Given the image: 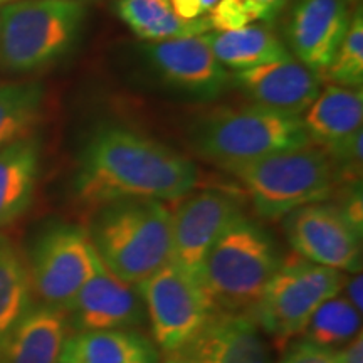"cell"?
<instances>
[{"mask_svg": "<svg viewBox=\"0 0 363 363\" xmlns=\"http://www.w3.org/2000/svg\"><path fill=\"white\" fill-rule=\"evenodd\" d=\"M199 184L192 160L158 140L125 128L103 126L83 150L76 194L86 206L101 207L126 199L175 201Z\"/></svg>", "mask_w": 363, "mask_h": 363, "instance_id": "1", "label": "cell"}, {"mask_svg": "<svg viewBox=\"0 0 363 363\" xmlns=\"http://www.w3.org/2000/svg\"><path fill=\"white\" fill-rule=\"evenodd\" d=\"M88 234L101 264L125 283L138 286L172 259V212L162 201L98 207Z\"/></svg>", "mask_w": 363, "mask_h": 363, "instance_id": "2", "label": "cell"}, {"mask_svg": "<svg viewBox=\"0 0 363 363\" xmlns=\"http://www.w3.org/2000/svg\"><path fill=\"white\" fill-rule=\"evenodd\" d=\"M281 262L271 234L242 212L207 252L199 284L214 311L249 313Z\"/></svg>", "mask_w": 363, "mask_h": 363, "instance_id": "3", "label": "cell"}, {"mask_svg": "<svg viewBox=\"0 0 363 363\" xmlns=\"http://www.w3.org/2000/svg\"><path fill=\"white\" fill-rule=\"evenodd\" d=\"M190 142L199 157L224 170L311 143L301 116L257 104L203 116Z\"/></svg>", "mask_w": 363, "mask_h": 363, "instance_id": "4", "label": "cell"}, {"mask_svg": "<svg viewBox=\"0 0 363 363\" xmlns=\"http://www.w3.org/2000/svg\"><path fill=\"white\" fill-rule=\"evenodd\" d=\"M227 172L240 180L257 216L266 220L283 219L299 207L325 202L338 185L328 153L313 143L272 153Z\"/></svg>", "mask_w": 363, "mask_h": 363, "instance_id": "5", "label": "cell"}, {"mask_svg": "<svg viewBox=\"0 0 363 363\" xmlns=\"http://www.w3.org/2000/svg\"><path fill=\"white\" fill-rule=\"evenodd\" d=\"M81 0H16L0 9V66L30 72L57 61L78 39Z\"/></svg>", "mask_w": 363, "mask_h": 363, "instance_id": "6", "label": "cell"}, {"mask_svg": "<svg viewBox=\"0 0 363 363\" xmlns=\"http://www.w3.org/2000/svg\"><path fill=\"white\" fill-rule=\"evenodd\" d=\"M345 272L294 256L283 257L261 298L249 311L257 326L276 340L303 333L326 299L343 291Z\"/></svg>", "mask_w": 363, "mask_h": 363, "instance_id": "7", "label": "cell"}, {"mask_svg": "<svg viewBox=\"0 0 363 363\" xmlns=\"http://www.w3.org/2000/svg\"><path fill=\"white\" fill-rule=\"evenodd\" d=\"M33 294L43 305L65 311L88 279L101 267L88 229L57 224L35 242L29 264Z\"/></svg>", "mask_w": 363, "mask_h": 363, "instance_id": "8", "label": "cell"}, {"mask_svg": "<svg viewBox=\"0 0 363 363\" xmlns=\"http://www.w3.org/2000/svg\"><path fill=\"white\" fill-rule=\"evenodd\" d=\"M157 348L179 353L214 313L199 281L169 261L138 284Z\"/></svg>", "mask_w": 363, "mask_h": 363, "instance_id": "9", "label": "cell"}, {"mask_svg": "<svg viewBox=\"0 0 363 363\" xmlns=\"http://www.w3.org/2000/svg\"><path fill=\"white\" fill-rule=\"evenodd\" d=\"M284 234L298 256L340 272L362 271V233L335 203H310L284 217Z\"/></svg>", "mask_w": 363, "mask_h": 363, "instance_id": "10", "label": "cell"}, {"mask_svg": "<svg viewBox=\"0 0 363 363\" xmlns=\"http://www.w3.org/2000/svg\"><path fill=\"white\" fill-rule=\"evenodd\" d=\"M239 214L240 202L222 190L190 195L172 212V262L199 281L207 252Z\"/></svg>", "mask_w": 363, "mask_h": 363, "instance_id": "11", "label": "cell"}, {"mask_svg": "<svg viewBox=\"0 0 363 363\" xmlns=\"http://www.w3.org/2000/svg\"><path fill=\"white\" fill-rule=\"evenodd\" d=\"M66 318L74 331L136 330L147 321V310L138 286L125 283L101 264L72 299Z\"/></svg>", "mask_w": 363, "mask_h": 363, "instance_id": "12", "label": "cell"}, {"mask_svg": "<svg viewBox=\"0 0 363 363\" xmlns=\"http://www.w3.org/2000/svg\"><path fill=\"white\" fill-rule=\"evenodd\" d=\"M145 56L167 83L203 99L220 96L230 79L206 34L148 43Z\"/></svg>", "mask_w": 363, "mask_h": 363, "instance_id": "13", "label": "cell"}, {"mask_svg": "<svg viewBox=\"0 0 363 363\" xmlns=\"http://www.w3.org/2000/svg\"><path fill=\"white\" fill-rule=\"evenodd\" d=\"M179 355L190 363H269L262 330L249 313L214 311Z\"/></svg>", "mask_w": 363, "mask_h": 363, "instance_id": "14", "label": "cell"}, {"mask_svg": "<svg viewBox=\"0 0 363 363\" xmlns=\"http://www.w3.org/2000/svg\"><path fill=\"white\" fill-rule=\"evenodd\" d=\"M350 19L347 0H299L288 33L296 61L323 74L347 34Z\"/></svg>", "mask_w": 363, "mask_h": 363, "instance_id": "15", "label": "cell"}, {"mask_svg": "<svg viewBox=\"0 0 363 363\" xmlns=\"http://www.w3.org/2000/svg\"><path fill=\"white\" fill-rule=\"evenodd\" d=\"M233 79L257 106L299 116L323 88L321 76L293 56L238 71Z\"/></svg>", "mask_w": 363, "mask_h": 363, "instance_id": "16", "label": "cell"}, {"mask_svg": "<svg viewBox=\"0 0 363 363\" xmlns=\"http://www.w3.org/2000/svg\"><path fill=\"white\" fill-rule=\"evenodd\" d=\"M67 328L65 311L30 306L0 345V363H57Z\"/></svg>", "mask_w": 363, "mask_h": 363, "instance_id": "17", "label": "cell"}, {"mask_svg": "<svg viewBox=\"0 0 363 363\" xmlns=\"http://www.w3.org/2000/svg\"><path fill=\"white\" fill-rule=\"evenodd\" d=\"M153 340L138 330L76 331L66 337L57 363H158Z\"/></svg>", "mask_w": 363, "mask_h": 363, "instance_id": "18", "label": "cell"}, {"mask_svg": "<svg viewBox=\"0 0 363 363\" xmlns=\"http://www.w3.org/2000/svg\"><path fill=\"white\" fill-rule=\"evenodd\" d=\"M306 135L313 145L325 148L348 135L362 130V89L328 84L320 89L310 106L301 115Z\"/></svg>", "mask_w": 363, "mask_h": 363, "instance_id": "19", "label": "cell"}, {"mask_svg": "<svg viewBox=\"0 0 363 363\" xmlns=\"http://www.w3.org/2000/svg\"><path fill=\"white\" fill-rule=\"evenodd\" d=\"M39 177V143L21 138L0 148V227L17 220L33 203Z\"/></svg>", "mask_w": 363, "mask_h": 363, "instance_id": "20", "label": "cell"}, {"mask_svg": "<svg viewBox=\"0 0 363 363\" xmlns=\"http://www.w3.org/2000/svg\"><path fill=\"white\" fill-rule=\"evenodd\" d=\"M206 38L220 65L235 72L291 57L288 48L266 26L249 24L235 30H214Z\"/></svg>", "mask_w": 363, "mask_h": 363, "instance_id": "21", "label": "cell"}, {"mask_svg": "<svg viewBox=\"0 0 363 363\" xmlns=\"http://www.w3.org/2000/svg\"><path fill=\"white\" fill-rule=\"evenodd\" d=\"M116 12L131 33L147 43L211 33L207 17L195 21L180 19L169 0H118Z\"/></svg>", "mask_w": 363, "mask_h": 363, "instance_id": "22", "label": "cell"}, {"mask_svg": "<svg viewBox=\"0 0 363 363\" xmlns=\"http://www.w3.org/2000/svg\"><path fill=\"white\" fill-rule=\"evenodd\" d=\"M33 306L29 267L19 247L0 234V345Z\"/></svg>", "mask_w": 363, "mask_h": 363, "instance_id": "23", "label": "cell"}, {"mask_svg": "<svg viewBox=\"0 0 363 363\" xmlns=\"http://www.w3.org/2000/svg\"><path fill=\"white\" fill-rule=\"evenodd\" d=\"M360 330L362 311H358L343 293H338L318 308L303 335L308 342L337 352L362 333Z\"/></svg>", "mask_w": 363, "mask_h": 363, "instance_id": "24", "label": "cell"}, {"mask_svg": "<svg viewBox=\"0 0 363 363\" xmlns=\"http://www.w3.org/2000/svg\"><path fill=\"white\" fill-rule=\"evenodd\" d=\"M43 99L39 83L0 84V148L29 133L43 111Z\"/></svg>", "mask_w": 363, "mask_h": 363, "instance_id": "25", "label": "cell"}, {"mask_svg": "<svg viewBox=\"0 0 363 363\" xmlns=\"http://www.w3.org/2000/svg\"><path fill=\"white\" fill-rule=\"evenodd\" d=\"M326 78L331 84L360 89L363 84V13L360 9L352 13L347 34L340 44L333 61L321 79Z\"/></svg>", "mask_w": 363, "mask_h": 363, "instance_id": "26", "label": "cell"}, {"mask_svg": "<svg viewBox=\"0 0 363 363\" xmlns=\"http://www.w3.org/2000/svg\"><path fill=\"white\" fill-rule=\"evenodd\" d=\"M362 130L348 135L340 142L328 145L323 150L328 153L331 163H333L335 174L338 182H350V184H360L362 177Z\"/></svg>", "mask_w": 363, "mask_h": 363, "instance_id": "27", "label": "cell"}, {"mask_svg": "<svg viewBox=\"0 0 363 363\" xmlns=\"http://www.w3.org/2000/svg\"><path fill=\"white\" fill-rule=\"evenodd\" d=\"M206 17L214 30H235L254 22L246 0H219Z\"/></svg>", "mask_w": 363, "mask_h": 363, "instance_id": "28", "label": "cell"}, {"mask_svg": "<svg viewBox=\"0 0 363 363\" xmlns=\"http://www.w3.org/2000/svg\"><path fill=\"white\" fill-rule=\"evenodd\" d=\"M278 363H337V362H335L333 350L318 347V345L303 338L299 340L298 343L291 345Z\"/></svg>", "mask_w": 363, "mask_h": 363, "instance_id": "29", "label": "cell"}, {"mask_svg": "<svg viewBox=\"0 0 363 363\" xmlns=\"http://www.w3.org/2000/svg\"><path fill=\"white\" fill-rule=\"evenodd\" d=\"M288 0H246L254 21H271L283 11Z\"/></svg>", "mask_w": 363, "mask_h": 363, "instance_id": "30", "label": "cell"}, {"mask_svg": "<svg viewBox=\"0 0 363 363\" xmlns=\"http://www.w3.org/2000/svg\"><path fill=\"white\" fill-rule=\"evenodd\" d=\"M169 2L180 19L195 21L206 17V9L201 0H169Z\"/></svg>", "mask_w": 363, "mask_h": 363, "instance_id": "31", "label": "cell"}, {"mask_svg": "<svg viewBox=\"0 0 363 363\" xmlns=\"http://www.w3.org/2000/svg\"><path fill=\"white\" fill-rule=\"evenodd\" d=\"M335 362L337 363H363V338L358 333L352 342L335 352Z\"/></svg>", "mask_w": 363, "mask_h": 363, "instance_id": "32", "label": "cell"}, {"mask_svg": "<svg viewBox=\"0 0 363 363\" xmlns=\"http://www.w3.org/2000/svg\"><path fill=\"white\" fill-rule=\"evenodd\" d=\"M362 271L352 274V278H345L343 288H345V298L357 308L358 311H362L363 306V298H362Z\"/></svg>", "mask_w": 363, "mask_h": 363, "instance_id": "33", "label": "cell"}, {"mask_svg": "<svg viewBox=\"0 0 363 363\" xmlns=\"http://www.w3.org/2000/svg\"><path fill=\"white\" fill-rule=\"evenodd\" d=\"M165 363H190V362L187 360V358L179 355V353H174V355H172Z\"/></svg>", "mask_w": 363, "mask_h": 363, "instance_id": "34", "label": "cell"}, {"mask_svg": "<svg viewBox=\"0 0 363 363\" xmlns=\"http://www.w3.org/2000/svg\"><path fill=\"white\" fill-rule=\"evenodd\" d=\"M201 2H202V6H203V9H206V16H207V12H208V11H211V9H212V7H214V6H216V4H217V2H219V0H201Z\"/></svg>", "mask_w": 363, "mask_h": 363, "instance_id": "35", "label": "cell"}, {"mask_svg": "<svg viewBox=\"0 0 363 363\" xmlns=\"http://www.w3.org/2000/svg\"><path fill=\"white\" fill-rule=\"evenodd\" d=\"M11 2H16V0H0V9H2L4 6H7V4Z\"/></svg>", "mask_w": 363, "mask_h": 363, "instance_id": "36", "label": "cell"}]
</instances>
